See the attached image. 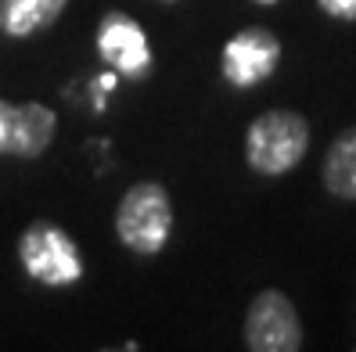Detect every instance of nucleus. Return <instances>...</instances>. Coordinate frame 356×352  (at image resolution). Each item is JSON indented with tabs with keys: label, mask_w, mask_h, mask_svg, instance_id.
I'll return each instance as SVG.
<instances>
[{
	"label": "nucleus",
	"mask_w": 356,
	"mask_h": 352,
	"mask_svg": "<svg viewBox=\"0 0 356 352\" xmlns=\"http://www.w3.org/2000/svg\"><path fill=\"white\" fill-rule=\"evenodd\" d=\"M309 151V122L291 108H270L252 119L245 133L248 169L259 176H284Z\"/></svg>",
	"instance_id": "nucleus-1"
},
{
	"label": "nucleus",
	"mask_w": 356,
	"mask_h": 352,
	"mask_svg": "<svg viewBox=\"0 0 356 352\" xmlns=\"http://www.w3.org/2000/svg\"><path fill=\"white\" fill-rule=\"evenodd\" d=\"M115 234L134 255H159L173 237V201L155 180H140L119 198Z\"/></svg>",
	"instance_id": "nucleus-2"
},
{
	"label": "nucleus",
	"mask_w": 356,
	"mask_h": 352,
	"mask_svg": "<svg viewBox=\"0 0 356 352\" xmlns=\"http://www.w3.org/2000/svg\"><path fill=\"white\" fill-rule=\"evenodd\" d=\"M18 262H22L26 277H33L44 287H72L87 274L76 241L51 219H36L22 231V237H18Z\"/></svg>",
	"instance_id": "nucleus-3"
},
{
	"label": "nucleus",
	"mask_w": 356,
	"mask_h": 352,
	"mask_svg": "<svg viewBox=\"0 0 356 352\" xmlns=\"http://www.w3.org/2000/svg\"><path fill=\"white\" fill-rule=\"evenodd\" d=\"M245 345L252 352H299L302 349V320L299 309L284 292L266 287L245 313Z\"/></svg>",
	"instance_id": "nucleus-4"
},
{
	"label": "nucleus",
	"mask_w": 356,
	"mask_h": 352,
	"mask_svg": "<svg viewBox=\"0 0 356 352\" xmlns=\"http://www.w3.org/2000/svg\"><path fill=\"white\" fill-rule=\"evenodd\" d=\"M277 65H281V40L263 26L234 33L223 44V54H220L223 79L238 90L259 87L263 79H270L277 72Z\"/></svg>",
	"instance_id": "nucleus-5"
},
{
	"label": "nucleus",
	"mask_w": 356,
	"mask_h": 352,
	"mask_svg": "<svg viewBox=\"0 0 356 352\" xmlns=\"http://www.w3.org/2000/svg\"><path fill=\"white\" fill-rule=\"evenodd\" d=\"M97 54L112 72L127 76V79H148V72L155 65L148 36H144L137 18H130L127 11L101 15V22H97Z\"/></svg>",
	"instance_id": "nucleus-6"
},
{
	"label": "nucleus",
	"mask_w": 356,
	"mask_h": 352,
	"mask_svg": "<svg viewBox=\"0 0 356 352\" xmlns=\"http://www.w3.org/2000/svg\"><path fill=\"white\" fill-rule=\"evenodd\" d=\"M58 133V115L54 108L29 101L15 105V133H11V158H40Z\"/></svg>",
	"instance_id": "nucleus-7"
},
{
	"label": "nucleus",
	"mask_w": 356,
	"mask_h": 352,
	"mask_svg": "<svg viewBox=\"0 0 356 352\" xmlns=\"http://www.w3.org/2000/svg\"><path fill=\"white\" fill-rule=\"evenodd\" d=\"M69 0H0V33L11 40H29L51 29Z\"/></svg>",
	"instance_id": "nucleus-8"
},
{
	"label": "nucleus",
	"mask_w": 356,
	"mask_h": 352,
	"mask_svg": "<svg viewBox=\"0 0 356 352\" xmlns=\"http://www.w3.org/2000/svg\"><path fill=\"white\" fill-rule=\"evenodd\" d=\"M321 180H324L327 194L342 198V201H356V126L342 130L331 140Z\"/></svg>",
	"instance_id": "nucleus-9"
},
{
	"label": "nucleus",
	"mask_w": 356,
	"mask_h": 352,
	"mask_svg": "<svg viewBox=\"0 0 356 352\" xmlns=\"http://www.w3.org/2000/svg\"><path fill=\"white\" fill-rule=\"evenodd\" d=\"M317 8L339 22H356V0H317Z\"/></svg>",
	"instance_id": "nucleus-10"
},
{
	"label": "nucleus",
	"mask_w": 356,
	"mask_h": 352,
	"mask_svg": "<svg viewBox=\"0 0 356 352\" xmlns=\"http://www.w3.org/2000/svg\"><path fill=\"white\" fill-rule=\"evenodd\" d=\"M11 133H15V105L0 101V155H11Z\"/></svg>",
	"instance_id": "nucleus-11"
},
{
	"label": "nucleus",
	"mask_w": 356,
	"mask_h": 352,
	"mask_svg": "<svg viewBox=\"0 0 356 352\" xmlns=\"http://www.w3.org/2000/svg\"><path fill=\"white\" fill-rule=\"evenodd\" d=\"M252 4H259V8H274V4H281V0H252Z\"/></svg>",
	"instance_id": "nucleus-12"
},
{
	"label": "nucleus",
	"mask_w": 356,
	"mask_h": 352,
	"mask_svg": "<svg viewBox=\"0 0 356 352\" xmlns=\"http://www.w3.org/2000/svg\"><path fill=\"white\" fill-rule=\"evenodd\" d=\"M162 4H177V0H162Z\"/></svg>",
	"instance_id": "nucleus-13"
}]
</instances>
